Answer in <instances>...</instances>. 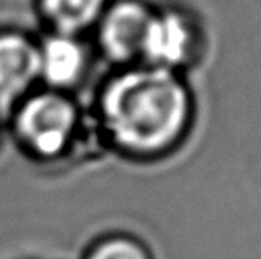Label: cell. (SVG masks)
Here are the masks:
<instances>
[{"label": "cell", "instance_id": "1", "mask_svg": "<svg viewBox=\"0 0 261 259\" xmlns=\"http://www.w3.org/2000/svg\"><path fill=\"white\" fill-rule=\"evenodd\" d=\"M103 112L119 144L153 151L171 144L179 135L189 114V100L172 71L137 69L110 83Z\"/></svg>", "mask_w": 261, "mask_h": 259}, {"label": "cell", "instance_id": "2", "mask_svg": "<svg viewBox=\"0 0 261 259\" xmlns=\"http://www.w3.org/2000/svg\"><path fill=\"white\" fill-rule=\"evenodd\" d=\"M75 123L71 103L55 94H43L25 105L20 114L23 137L43 155L61 151Z\"/></svg>", "mask_w": 261, "mask_h": 259}, {"label": "cell", "instance_id": "3", "mask_svg": "<svg viewBox=\"0 0 261 259\" xmlns=\"http://www.w3.org/2000/svg\"><path fill=\"white\" fill-rule=\"evenodd\" d=\"M194 34L183 16L164 13L153 16L148 23L141 53L153 63V68L169 69L187 61L192 50Z\"/></svg>", "mask_w": 261, "mask_h": 259}, {"label": "cell", "instance_id": "4", "mask_svg": "<svg viewBox=\"0 0 261 259\" xmlns=\"http://www.w3.org/2000/svg\"><path fill=\"white\" fill-rule=\"evenodd\" d=\"M151 14L135 2L117 4L107 14L101 27V43L114 59H130L142 50Z\"/></svg>", "mask_w": 261, "mask_h": 259}, {"label": "cell", "instance_id": "5", "mask_svg": "<svg viewBox=\"0 0 261 259\" xmlns=\"http://www.w3.org/2000/svg\"><path fill=\"white\" fill-rule=\"evenodd\" d=\"M39 71V52L20 36L0 38V110L11 107L16 96Z\"/></svg>", "mask_w": 261, "mask_h": 259}, {"label": "cell", "instance_id": "6", "mask_svg": "<svg viewBox=\"0 0 261 259\" xmlns=\"http://www.w3.org/2000/svg\"><path fill=\"white\" fill-rule=\"evenodd\" d=\"M82 68V50L69 38L59 36L45 43L39 53V71L57 85H64L76 78Z\"/></svg>", "mask_w": 261, "mask_h": 259}, {"label": "cell", "instance_id": "7", "mask_svg": "<svg viewBox=\"0 0 261 259\" xmlns=\"http://www.w3.org/2000/svg\"><path fill=\"white\" fill-rule=\"evenodd\" d=\"M103 0H45L48 16L62 32H75L96 18Z\"/></svg>", "mask_w": 261, "mask_h": 259}, {"label": "cell", "instance_id": "8", "mask_svg": "<svg viewBox=\"0 0 261 259\" xmlns=\"http://www.w3.org/2000/svg\"><path fill=\"white\" fill-rule=\"evenodd\" d=\"M89 259H149L141 245L130 240H110L93 250Z\"/></svg>", "mask_w": 261, "mask_h": 259}]
</instances>
